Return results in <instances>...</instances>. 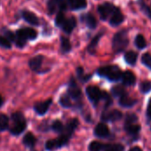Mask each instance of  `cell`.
Returning <instances> with one entry per match:
<instances>
[{
  "label": "cell",
  "mask_w": 151,
  "mask_h": 151,
  "mask_svg": "<svg viewBox=\"0 0 151 151\" xmlns=\"http://www.w3.org/2000/svg\"><path fill=\"white\" fill-rule=\"evenodd\" d=\"M140 88H141V91L142 93H149L150 91H151V82L150 81H142L140 85Z\"/></svg>",
  "instance_id": "obj_36"
},
{
  "label": "cell",
  "mask_w": 151,
  "mask_h": 151,
  "mask_svg": "<svg viewBox=\"0 0 151 151\" xmlns=\"http://www.w3.org/2000/svg\"><path fill=\"white\" fill-rule=\"evenodd\" d=\"M124 19H125L124 15L122 14L120 9L118 7L117 10L113 12V14H112L111 17L110 18V24H111L112 27L119 26L121 23H123Z\"/></svg>",
  "instance_id": "obj_8"
},
{
  "label": "cell",
  "mask_w": 151,
  "mask_h": 151,
  "mask_svg": "<svg viewBox=\"0 0 151 151\" xmlns=\"http://www.w3.org/2000/svg\"><path fill=\"white\" fill-rule=\"evenodd\" d=\"M4 35H5V37H6L10 42H15V41H16V34L12 33V31L7 30V31L4 32Z\"/></svg>",
  "instance_id": "obj_41"
},
{
  "label": "cell",
  "mask_w": 151,
  "mask_h": 151,
  "mask_svg": "<svg viewBox=\"0 0 151 151\" xmlns=\"http://www.w3.org/2000/svg\"><path fill=\"white\" fill-rule=\"evenodd\" d=\"M125 129L126 131L132 135H135L137 134H139L140 130H141V126L136 125V124H132V125H127L125 126Z\"/></svg>",
  "instance_id": "obj_25"
},
{
  "label": "cell",
  "mask_w": 151,
  "mask_h": 151,
  "mask_svg": "<svg viewBox=\"0 0 151 151\" xmlns=\"http://www.w3.org/2000/svg\"><path fill=\"white\" fill-rule=\"evenodd\" d=\"M137 58H138L137 53L133 51V50L127 51L125 54V60H126V62L128 65H135V63L137 61Z\"/></svg>",
  "instance_id": "obj_22"
},
{
  "label": "cell",
  "mask_w": 151,
  "mask_h": 151,
  "mask_svg": "<svg viewBox=\"0 0 151 151\" xmlns=\"http://www.w3.org/2000/svg\"><path fill=\"white\" fill-rule=\"evenodd\" d=\"M52 103V99H48L45 102H40L35 104V111H36L37 114L39 115H43L47 112V111L49 110L50 104Z\"/></svg>",
  "instance_id": "obj_11"
},
{
  "label": "cell",
  "mask_w": 151,
  "mask_h": 151,
  "mask_svg": "<svg viewBox=\"0 0 151 151\" xmlns=\"http://www.w3.org/2000/svg\"><path fill=\"white\" fill-rule=\"evenodd\" d=\"M75 27H76V19H75V18L71 17V18L65 19V20L63 23L61 28L66 34H71Z\"/></svg>",
  "instance_id": "obj_13"
},
{
  "label": "cell",
  "mask_w": 151,
  "mask_h": 151,
  "mask_svg": "<svg viewBox=\"0 0 151 151\" xmlns=\"http://www.w3.org/2000/svg\"><path fill=\"white\" fill-rule=\"evenodd\" d=\"M135 104H136V100H135V99H133V98H131V97H129V96H127V95L123 96L120 97V99H119V104H120L121 106H123V107H127V108H129V107L134 106Z\"/></svg>",
  "instance_id": "obj_20"
},
{
  "label": "cell",
  "mask_w": 151,
  "mask_h": 151,
  "mask_svg": "<svg viewBox=\"0 0 151 151\" xmlns=\"http://www.w3.org/2000/svg\"><path fill=\"white\" fill-rule=\"evenodd\" d=\"M142 64L151 70V55L150 53H144L142 57Z\"/></svg>",
  "instance_id": "obj_32"
},
{
  "label": "cell",
  "mask_w": 151,
  "mask_h": 151,
  "mask_svg": "<svg viewBox=\"0 0 151 151\" xmlns=\"http://www.w3.org/2000/svg\"><path fill=\"white\" fill-rule=\"evenodd\" d=\"M137 120H138V119L135 116V114H127V116L126 118V126L134 124Z\"/></svg>",
  "instance_id": "obj_38"
},
{
  "label": "cell",
  "mask_w": 151,
  "mask_h": 151,
  "mask_svg": "<svg viewBox=\"0 0 151 151\" xmlns=\"http://www.w3.org/2000/svg\"><path fill=\"white\" fill-rule=\"evenodd\" d=\"M147 116L149 119H151V99L150 100L149 105H148V110H147Z\"/></svg>",
  "instance_id": "obj_42"
},
{
  "label": "cell",
  "mask_w": 151,
  "mask_h": 151,
  "mask_svg": "<svg viewBox=\"0 0 151 151\" xmlns=\"http://www.w3.org/2000/svg\"><path fill=\"white\" fill-rule=\"evenodd\" d=\"M66 3L72 10H81L87 7L86 0H66Z\"/></svg>",
  "instance_id": "obj_16"
},
{
  "label": "cell",
  "mask_w": 151,
  "mask_h": 151,
  "mask_svg": "<svg viewBox=\"0 0 151 151\" xmlns=\"http://www.w3.org/2000/svg\"><path fill=\"white\" fill-rule=\"evenodd\" d=\"M52 129L57 133H62V132H64L65 127H64L63 124L61 123V121L55 120L52 124Z\"/></svg>",
  "instance_id": "obj_33"
},
{
  "label": "cell",
  "mask_w": 151,
  "mask_h": 151,
  "mask_svg": "<svg viewBox=\"0 0 151 151\" xmlns=\"http://www.w3.org/2000/svg\"><path fill=\"white\" fill-rule=\"evenodd\" d=\"M97 73L111 81H117L121 79L123 73L117 65H107L99 68L97 70Z\"/></svg>",
  "instance_id": "obj_3"
},
{
  "label": "cell",
  "mask_w": 151,
  "mask_h": 151,
  "mask_svg": "<svg viewBox=\"0 0 151 151\" xmlns=\"http://www.w3.org/2000/svg\"><path fill=\"white\" fill-rule=\"evenodd\" d=\"M45 148H46V150H48L50 151H52L54 150H56V149H58L57 148L56 140H50V141H48L46 142V144H45Z\"/></svg>",
  "instance_id": "obj_39"
},
{
  "label": "cell",
  "mask_w": 151,
  "mask_h": 151,
  "mask_svg": "<svg viewBox=\"0 0 151 151\" xmlns=\"http://www.w3.org/2000/svg\"><path fill=\"white\" fill-rule=\"evenodd\" d=\"M78 125H79L78 119H71L68 122V124L66 125V127H65V129H64V134H65L66 136H68L70 138V136L72 135V134L73 133L75 128L78 127Z\"/></svg>",
  "instance_id": "obj_17"
},
{
  "label": "cell",
  "mask_w": 151,
  "mask_h": 151,
  "mask_svg": "<svg viewBox=\"0 0 151 151\" xmlns=\"http://www.w3.org/2000/svg\"><path fill=\"white\" fill-rule=\"evenodd\" d=\"M138 4L142 9V11L143 12L144 14H146L150 19H151V9L150 7L143 1V0H139L138 1Z\"/></svg>",
  "instance_id": "obj_27"
},
{
  "label": "cell",
  "mask_w": 151,
  "mask_h": 151,
  "mask_svg": "<svg viewBox=\"0 0 151 151\" xmlns=\"http://www.w3.org/2000/svg\"><path fill=\"white\" fill-rule=\"evenodd\" d=\"M87 96L93 104H96L102 99V91L96 86H89L86 89Z\"/></svg>",
  "instance_id": "obj_6"
},
{
  "label": "cell",
  "mask_w": 151,
  "mask_h": 151,
  "mask_svg": "<svg viewBox=\"0 0 151 151\" xmlns=\"http://www.w3.org/2000/svg\"><path fill=\"white\" fill-rule=\"evenodd\" d=\"M35 142H36V139L32 133H27L23 138V143L26 147L32 148L35 146Z\"/></svg>",
  "instance_id": "obj_21"
},
{
  "label": "cell",
  "mask_w": 151,
  "mask_h": 151,
  "mask_svg": "<svg viewBox=\"0 0 151 151\" xmlns=\"http://www.w3.org/2000/svg\"><path fill=\"white\" fill-rule=\"evenodd\" d=\"M65 19H66V18H65V16L64 12H63L62 11H59V12H58V13L57 14L56 20H55V24H56L58 27H62V25H63V23L65 22Z\"/></svg>",
  "instance_id": "obj_30"
},
{
  "label": "cell",
  "mask_w": 151,
  "mask_h": 151,
  "mask_svg": "<svg viewBox=\"0 0 151 151\" xmlns=\"http://www.w3.org/2000/svg\"><path fill=\"white\" fill-rule=\"evenodd\" d=\"M129 43L128 34L127 29H123L116 33L112 39V49L116 53H120L126 50Z\"/></svg>",
  "instance_id": "obj_1"
},
{
  "label": "cell",
  "mask_w": 151,
  "mask_h": 151,
  "mask_svg": "<svg viewBox=\"0 0 151 151\" xmlns=\"http://www.w3.org/2000/svg\"><path fill=\"white\" fill-rule=\"evenodd\" d=\"M124 147L119 144L114 145H104V151H123Z\"/></svg>",
  "instance_id": "obj_35"
},
{
  "label": "cell",
  "mask_w": 151,
  "mask_h": 151,
  "mask_svg": "<svg viewBox=\"0 0 151 151\" xmlns=\"http://www.w3.org/2000/svg\"><path fill=\"white\" fill-rule=\"evenodd\" d=\"M37 37V32L30 27H24L17 30L15 43L18 47L22 48L25 46L27 40H34Z\"/></svg>",
  "instance_id": "obj_2"
},
{
  "label": "cell",
  "mask_w": 151,
  "mask_h": 151,
  "mask_svg": "<svg viewBox=\"0 0 151 151\" xmlns=\"http://www.w3.org/2000/svg\"><path fill=\"white\" fill-rule=\"evenodd\" d=\"M122 81L125 85L127 86H132L135 83L136 78L135 75L134 74V73L130 72V71H126L125 73H122Z\"/></svg>",
  "instance_id": "obj_15"
},
{
  "label": "cell",
  "mask_w": 151,
  "mask_h": 151,
  "mask_svg": "<svg viewBox=\"0 0 151 151\" xmlns=\"http://www.w3.org/2000/svg\"><path fill=\"white\" fill-rule=\"evenodd\" d=\"M117 6L109 2H105L102 4H100L97 8V12L100 15L101 19L103 20H107L109 19L111 15L113 14V12L117 10Z\"/></svg>",
  "instance_id": "obj_5"
},
{
  "label": "cell",
  "mask_w": 151,
  "mask_h": 151,
  "mask_svg": "<svg viewBox=\"0 0 151 151\" xmlns=\"http://www.w3.org/2000/svg\"><path fill=\"white\" fill-rule=\"evenodd\" d=\"M129 151H142L139 147H134V148H132V149H130Z\"/></svg>",
  "instance_id": "obj_43"
},
{
  "label": "cell",
  "mask_w": 151,
  "mask_h": 151,
  "mask_svg": "<svg viewBox=\"0 0 151 151\" xmlns=\"http://www.w3.org/2000/svg\"><path fill=\"white\" fill-rule=\"evenodd\" d=\"M61 50L64 53H68L72 50V45L69 39L65 36L61 37Z\"/></svg>",
  "instance_id": "obj_24"
},
{
  "label": "cell",
  "mask_w": 151,
  "mask_h": 151,
  "mask_svg": "<svg viewBox=\"0 0 151 151\" xmlns=\"http://www.w3.org/2000/svg\"><path fill=\"white\" fill-rule=\"evenodd\" d=\"M81 20L90 29H95L96 27V26H97V20H96V17L92 13H90V12L82 15L81 16Z\"/></svg>",
  "instance_id": "obj_10"
},
{
  "label": "cell",
  "mask_w": 151,
  "mask_h": 151,
  "mask_svg": "<svg viewBox=\"0 0 151 151\" xmlns=\"http://www.w3.org/2000/svg\"><path fill=\"white\" fill-rule=\"evenodd\" d=\"M68 96L69 97H72L73 99H75V100L80 99L81 96V91L73 79H72L68 87Z\"/></svg>",
  "instance_id": "obj_7"
},
{
  "label": "cell",
  "mask_w": 151,
  "mask_h": 151,
  "mask_svg": "<svg viewBox=\"0 0 151 151\" xmlns=\"http://www.w3.org/2000/svg\"><path fill=\"white\" fill-rule=\"evenodd\" d=\"M109 134V128L104 123H99L95 128V135L99 138H106Z\"/></svg>",
  "instance_id": "obj_14"
},
{
  "label": "cell",
  "mask_w": 151,
  "mask_h": 151,
  "mask_svg": "<svg viewBox=\"0 0 151 151\" xmlns=\"http://www.w3.org/2000/svg\"><path fill=\"white\" fill-rule=\"evenodd\" d=\"M43 57L42 55L35 56L29 61V66L33 71H38L41 68V65L42 64Z\"/></svg>",
  "instance_id": "obj_18"
},
{
  "label": "cell",
  "mask_w": 151,
  "mask_h": 151,
  "mask_svg": "<svg viewBox=\"0 0 151 151\" xmlns=\"http://www.w3.org/2000/svg\"><path fill=\"white\" fill-rule=\"evenodd\" d=\"M22 17L27 23H29L33 26H38L39 25L38 17L30 11H23L22 12Z\"/></svg>",
  "instance_id": "obj_12"
},
{
  "label": "cell",
  "mask_w": 151,
  "mask_h": 151,
  "mask_svg": "<svg viewBox=\"0 0 151 151\" xmlns=\"http://www.w3.org/2000/svg\"><path fill=\"white\" fill-rule=\"evenodd\" d=\"M104 149V145L98 142H92L88 146L89 151H102V150Z\"/></svg>",
  "instance_id": "obj_29"
},
{
  "label": "cell",
  "mask_w": 151,
  "mask_h": 151,
  "mask_svg": "<svg viewBox=\"0 0 151 151\" xmlns=\"http://www.w3.org/2000/svg\"><path fill=\"white\" fill-rule=\"evenodd\" d=\"M58 8L56 0H48V11L50 14H54Z\"/></svg>",
  "instance_id": "obj_31"
},
{
  "label": "cell",
  "mask_w": 151,
  "mask_h": 151,
  "mask_svg": "<svg viewBox=\"0 0 151 151\" xmlns=\"http://www.w3.org/2000/svg\"><path fill=\"white\" fill-rule=\"evenodd\" d=\"M0 46L5 49H10L12 47L11 42L5 36H2V35H0Z\"/></svg>",
  "instance_id": "obj_37"
},
{
  "label": "cell",
  "mask_w": 151,
  "mask_h": 151,
  "mask_svg": "<svg viewBox=\"0 0 151 151\" xmlns=\"http://www.w3.org/2000/svg\"><path fill=\"white\" fill-rule=\"evenodd\" d=\"M111 93L114 96L117 97H122L123 96L127 95L126 94V88L123 86H115L111 89Z\"/></svg>",
  "instance_id": "obj_26"
},
{
  "label": "cell",
  "mask_w": 151,
  "mask_h": 151,
  "mask_svg": "<svg viewBox=\"0 0 151 151\" xmlns=\"http://www.w3.org/2000/svg\"><path fill=\"white\" fill-rule=\"evenodd\" d=\"M77 74H78V77L82 81H87L89 78H90V75H85L84 73H83V69L81 67H79L77 69Z\"/></svg>",
  "instance_id": "obj_40"
},
{
  "label": "cell",
  "mask_w": 151,
  "mask_h": 151,
  "mask_svg": "<svg viewBox=\"0 0 151 151\" xmlns=\"http://www.w3.org/2000/svg\"><path fill=\"white\" fill-rule=\"evenodd\" d=\"M59 102H60V104L63 107H65V108H69V107L72 106V103H71V100H70L69 96H63L60 98Z\"/></svg>",
  "instance_id": "obj_34"
},
{
  "label": "cell",
  "mask_w": 151,
  "mask_h": 151,
  "mask_svg": "<svg viewBox=\"0 0 151 151\" xmlns=\"http://www.w3.org/2000/svg\"><path fill=\"white\" fill-rule=\"evenodd\" d=\"M9 125V119L8 117L3 113L0 114V131H4Z\"/></svg>",
  "instance_id": "obj_28"
},
{
  "label": "cell",
  "mask_w": 151,
  "mask_h": 151,
  "mask_svg": "<svg viewBox=\"0 0 151 151\" xmlns=\"http://www.w3.org/2000/svg\"><path fill=\"white\" fill-rule=\"evenodd\" d=\"M134 43H135V46L139 49V50H143L147 47V42H146V39L145 37L139 34L136 35L135 37V40H134Z\"/></svg>",
  "instance_id": "obj_23"
},
{
  "label": "cell",
  "mask_w": 151,
  "mask_h": 151,
  "mask_svg": "<svg viewBox=\"0 0 151 151\" xmlns=\"http://www.w3.org/2000/svg\"><path fill=\"white\" fill-rule=\"evenodd\" d=\"M3 103H4V100H3V97L0 96V107L3 105Z\"/></svg>",
  "instance_id": "obj_44"
},
{
  "label": "cell",
  "mask_w": 151,
  "mask_h": 151,
  "mask_svg": "<svg viewBox=\"0 0 151 151\" xmlns=\"http://www.w3.org/2000/svg\"><path fill=\"white\" fill-rule=\"evenodd\" d=\"M123 117L122 113L119 111H111L108 112H104L102 115V119L104 121H117L119 120Z\"/></svg>",
  "instance_id": "obj_9"
},
{
  "label": "cell",
  "mask_w": 151,
  "mask_h": 151,
  "mask_svg": "<svg viewBox=\"0 0 151 151\" xmlns=\"http://www.w3.org/2000/svg\"><path fill=\"white\" fill-rule=\"evenodd\" d=\"M12 126L11 127V133L14 135L20 134L27 127L26 119L22 113L20 112H15L12 115Z\"/></svg>",
  "instance_id": "obj_4"
},
{
  "label": "cell",
  "mask_w": 151,
  "mask_h": 151,
  "mask_svg": "<svg viewBox=\"0 0 151 151\" xmlns=\"http://www.w3.org/2000/svg\"><path fill=\"white\" fill-rule=\"evenodd\" d=\"M103 35H104V32H100V33H98V34L91 40V42H90V43H89V45H88V50L89 53L94 54V53L96 52V46H97V44H98V42H99L100 38H101Z\"/></svg>",
  "instance_id": "obj_19"
}]
</instances>
